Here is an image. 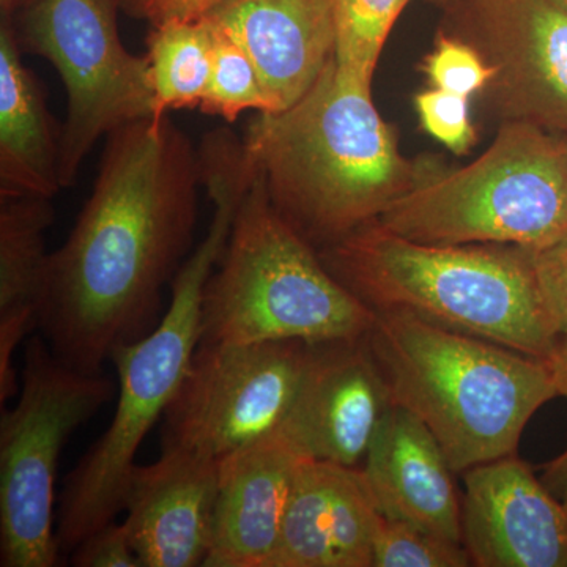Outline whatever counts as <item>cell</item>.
Here are the masks:
<instances>
[{
  "label": "cell",
  "mask_w": 567,
  "mask_h": 567,
  "mask_svg": "<svg viewBox=\"0 0 567 567\" xmlns=\"http://www.w3.org/2000/svg\"><path fill=\"white\" fill-rule=\"evenodd\" d=\"M199 152L166 115L107 136L91 197L51 252L41 336L63 363L99 374L151 333L197 221Z\"/></svg>",
  "instance_id": "1"
},
{
  "label": "cell",
  "mask_w": 567,
  "mask_h": 567,
  "mask_svg": "<svg viewBox=\"0 0 567 567\" xmlns=\"http://www.w3.org/2000/svg\"><path fill=\"white\" fill-rule=\"evenodd\" d=\"M244 145L276 212L311 245L375 221L417 178L372 102V84L334 58L293 106L259 112Z\"/></svg>",
  "instance_id": "2"
},
{
  "label": "cell",
  "mask_w": 567,
  "mask_h": 567,
  "mask_svg": "<svg viewBox=\"0 0 567 567\" xmlns=\"http://www.w3.org/2000/svg\"><path fill=\"white\" fill-rule=\"evenodd\" d=\"M200 174L215 208L210 227L175 275L173 300L158 324L112 353L118 375L117 406L107 431L65 480L55 516L62 551L73 550L125 509L137 451L173 402L199 346L205 284L221 259L235 213L251 182L244 156L229 148L205 153Z\"/></svg>",
  "instance_id": "3"
},
{
  "label": "cell",
  "mask_w": 567,
  "mask_h": 567,
  "mask_svg": "<svg viewBox=\"0 0 567 567\" xmlns=\"http://www.w3.org/2000/svg\"><path fill=\"white\" fill-rule=\"evenodd\" d=\"M319 256L375 312H413L544 361L557 349L528 249L417 244L372 221Z\"/></svg>",
  "instance_id": "4"
},
{
  "label": "cell",
  "mask_w": 567,
  "mask_h": 567,
  "mask_svg": "<svg viewBox=\"0 0 567 567\" xmlns=\"http://www.w3.org/2000/svg\"><path fill=\"white\" fill-rule=\"evenodd\" d=\"M364 339L395 404L423 421L454 473L516 454L528 421L558 398L547 361L413 312H377Z\"/></svg>",
  "instance_id": "5"
},
{
  "label": "cell",
  "mask_w": 567,
  "mask_h": 567,
  "mask_svg": "<svg viewBox=\"0 0 567 567\" xmlns=\"http://www.w3.org/2000/svg\"><path fill=\"white\" fill-rule=\"evenodd\" d=\"M375 316L276 212L252 167L218 270L205 284L199 344L357 341Z\"/></svg>",
  "instance_id": "6"
},
{
  "label": "cell",
  "mask_w": 567,
  "mask_h": 567,
  "mask_svg": "<svg viewBox=\"0 0 567 567\" xmlns=\"http://www.w3.org/2000/svg\"><path fill=\"white\" fill-rule=\"evenodd\" d=\"M375 223L417 244L540 251L567 233V134L507 121L468 166L417 169L415 185Z\"/></svg>",
  "instance_id": "7"
},
{
  "label": "cell",
  "mask_w": 567,
  "mask_h": 567,
  "mask_svg": "<svg viewBox=\"0 0 567 567\" xmlns=\"http://www.w3.org/2000/svg\"><path fill=\"white\" fill-rule=\"evenodd\" d=\"M20 399L0 420V566L61 565L55 481L66 440L114 398L111 377L63 363L43 336L25 346Z\"/></svg>",
  "instance_id": "8"
},
{
  "label": "cell",
  "mask_w": 567,
  "mask_h": 567,
  "mask_svg": "<svg viewBox=\"0 0 567 567\" xmlns=\"http://www.w3.org/2000/svg\"><path fill=\"white\" fill-rule=\"evenodd\" d=\"M118 3L122 0H29L20 28L14 25L21 50L51 62L65 87L63 188L74 185L102 137L155 115L147 58L123 47Z\"/></svg>",
  "instance_id": "9"
},
{
  "label": "cell",
  "mask_w": 567,
  "mask_h": 567,
  "mask_svg": "<svg viewBox=\"0 0 567 567\" xmlns=\"http://www.w3.org/2000/svg\"><path fill=\"white\" fill-rule=\"evenodd\" d=\"M309 344H199L163 416V450L223 461L278 431L300 386Z\"/></svg>",
  "instance_id": "10"
},
{
  "label": "cell",
  "mask_w": 567,
  "mask_h": 567,
  "mask_svg": "<svg viewBox=\"0 0 567 567\" xmlns=\"http://www.w3.org/2000/svg\"><path fill=\"white\" fill-rule=\"evenodd\" d=\"M465 41L494 66L484 91L505 122L567 134V9L557 0H468Z\"/></svg>",
  "instance_id": "11"
},
{
  "label": "cell",
  "mask_w": 567,
  "mask_h": 567,
  "mask_svg": "<svg viewBox=\"0 0 567 567\" xmlns=\"http://www.w3.org/2000/svg\"><path fill=\"white\" fill-rule=\"evenodd\" d=\"M393 405L364 338L309 344L300 386L275 434L300 457L360 468Z\"/></svg>",
  "instance_id": "12"
},
{
  "label": "cell",
  "mask_w": 567,
  "mask_h": 567,
  "mask_svg": "<svg viewBox=\"0 0 567 567\" xmlns=\"http://www.w3.org/2000/svg\"><path fill=\"white\" fill-rule=\"evenodd\" d=\"M462 543L477 567H567V509L516 454L464 473Z\"/></svg>",
  "instance_id": "13"
},
{
  "label": "cell",
  "mask_w": 567,
  "mask_h": 567,
  "mask_svg": "<svg viewBox=\"0 0 567 567\" xmlns=\"http://www.w3.org/2000/svg\"><path fill=\"white\" fill-rule=\"evenodd\" d=\"M219 462L163 450L136 465L125 496V524L142 567L204 566L212 546Z\"/></svg>",
  "instance_id": "14"
},
{
  "label": "cell",
  "mask_w": 567,
  "mask_h": 567,
  "mask_svg": "<svg viewBox=\"0 0 567 567\" xmlns=\"http://www.w3.org/2000/svg\"><path fill=\"white\" fill-rule=\"evenodd\" d=\"M380 517L360 468L303 458L267 567H372Z\"/></svg>",
  "instance_id": "15"
},
{
  "label": "cell",
  "mask_w": 567,
  "mask_h": 567,
  "mask_svg": "<svg viewBox=\"0 0 567 567\" xmlns=\"http://www.w3.org/2000/svg\"><path fill=\"white\" fill-rule=\"evenodd\" d=\"M205 18L251 58L270 114L293 106L334 58V0H224Z\"/></svg>",
  "instance_id": "16"
},
{
  "label": "cell",
  "mask_w": 567,
  "mask_h": 567,
  "mask_svg": "<svg viewBox=\"0 0 567 567\" xmlns=\"http://www.w3.org/2000/svg\"><path fill=\"white\" fill-rule=\"evenodd\" d=\"M360 473L382 516L462 543L454 470L434 434L404 406H391Z\"/></svg>",
  "instance_id": "17"
},
{
  "label": "cell",
  "mask_w": 567,
  "mask_h": 567,
  "mask_svg": "<svg viewBox=\"0 0 567 567\" xmlns=\"http://www.w3.org/2000/svg\"><path fill=\"white\" fill-rule=\"evenodd\" d=\"M301 461L276 434L219 461L205 567H267Z\"/></svg>",
  "instance_id": "18"
},
{
  "label": "cell",
  "mask_w": 567,
  "mask_h": 567,
  "mask_svg": "<svg viewBox=\"0 0 567 567\" xmlns=\"http://www.w3.org/2000/svg\"><path fill=\"white\" fill-rule=\"evenodd\" d=\"M13 21L0 25V196L52 199L61 182V133L39 78L22 62Z\"/></svg>",
  "instance_id": "19"
},
{
  "label": "cell",
  "mask_w": 567,
  "mask_h": 567,
  "mask_svg": "<svg viewBox=\"0 0 567 567\" xmlns=\"http://www.w3.org/2000/svg\"><path fill=\"white\" fill-rule=\"evenodd\" d=\"M51 199L0 196V402L20 393L13 360L25 336L40 324L51 254Z\"/></svg>",
  "instance_id": "20"
},
{
  "label": "cell",
  "mask_w": 567,
  "mask_h": 567,
  "mask_svg": "<svg viewBox=\"0 0 567 567\" xmlns=\"http://www.w3.org/2000/svg\"><path fill=\"white\" fill-rule=\"evenodd\" d=\"M145 58L155 115L200 107L210 82L213 61V33L205 18L152 25Z\"/></svg>",
  "instance_id": "21"
},
{
  "label": "cell",
  "mask_w": 567,
  "mask_h": 567,
  "mask_svg": "<svg viewBox=\"0 0 567 567\" xmlns=\"http://www.w3.org/2000/svg\"><path fill=\"white\" fill-rule=\"evenodd\" d=\"M412 0H334L339 69L372 84L391 29Z\"/></svg>",
  "instance_id": "22"
},
{
  "label": "cell",
  "mask_w": 567,
  "mask_h": 567,
  "mask_svg": "<svg viewBox=\"0 0 567 567\" xmlns=\"http://www.w3.org/2000/svg\"><path fill=\"white\" fill-rule=\"evenodd\" d=\"M208 24L213 33L212 76L199 110L229 123L246 111L270 114V102L251 58L221 29L210 21Z\"/></svg>",
  "instance_id": "23"
},
{
  "label": "cell",
  "mask_w": 567,
  "mask_h": 567,
  "mask_svg": "<svg viewBox=\"0 0 567 567\" xmlns=\"http://www.w3.org/2000/svg\"><path fill=\"white\" fill-rule=\"evenodd\" d=\"M472 566L464 543L432 535L385 516L380 517L372 567H466Z\"/></svg>",
  "instance_id": "24"
},
{
  "label": "cell",
  "mask_w": 567,
  "mask_h": 567,
  "mask_svg": "<svg viewBox=\"0 0 567 567\" xmlns=\"http://www.w3.org/2000/svg\"><path fill=\"white\" fill-rule=\"evenodd\" d=\"M423 70L440 91L470 96L483 92L494 78V66L468 41L440 32L434 50L424 59Z\"/></svg>",
  "instance_id": "25"
},
{
  "label": "cell",
  "mask_w": 567,
  "mask_h": 567,
  "mask_svg": "<svg viewBox=\"0 0 567 567\" xmlns=\"http://www.w3.org/2000/svg\"><path fill=\"white\" fill-rule=\"evenodd\" d=\"M415 106L425 132L456 155H464L476 142L470 121L468 99L456 93L431 89L417 93Z\"/></svg>",
  "instance_id": "26"
},
{
  "label": "cell",
  "mask_w": 567,
  "mask_h": 567,
  "mask_svg": "<svg viewBox=\"0 0 567 567\" xmlns=\"http://www.w3.org/2000/svg\"><path fill=\"white\" fill-rule=\"evenodd\" d=\"M532 262L544 308L561 338L567 334V233L554 245L532 252Z\"/></svg>",
  "instance_id": "27"
},
{
  "label": "cell",
  "mask_w": 567,
  "mask_h": 567,
  "mask_svg": "<svg viewBox=\"0 0 567 567\" xmlns=\"http://www.w3.org/2000/svg\"><path fill=\"white\" fill-rule=\"evenodd\" d=\"M71 565L78 567H142L125 524L117 520L96 529L71 550Z\"/></svg>",
  "instance_id": "28"
},
{
  "label": "cell",
  "mask_w": 567,
  "mask_h": 567,
  "mask_svg": "<svg viewBox=\"0 0 567 567\" xmlns=\"http://www.w3.org/2000/svg\"><path fill=\"white\" fill-rule=\"evenodd\" d=\"M223 2L224 0H122L128 14L151 22V25L169 20H203Z\"/></svg>",
  "instance_id": "29"
},
{
  "label": "cell",
  "mask_w": 567,
  "mask_h": 567,
  "mask_svg": "<svg viewBox=\"0 0 567 567\" xmlns=\"http://www.w3.org/2000/svg\"><path fill=\"white\" fill-rule=\"evenodd\" d=\"M540 481L567 509V450L543 466Z\"/></svg>",
  "instance_id": "30"
},
{
  "label": "cell",
  "mask_w": 567,
  "mask_h": 567,
  "mask_svg": "<svg viewBox=\"0 0 567 567\" xmlns=\"http://www.w3.org/2000/svg\"><path fill=\"white\" fill-rule=\"evenodd\" d=\"M547 363L548 368H550L551 377H554L558 395L567 399V334L559 338L557 349L548 358Z\"/></svg>",
  "instance_id": "31"
},
{
  "label": "cell",
  "mask_w": 567,
  "mask_h": 567,
  "mask_svg": "<svg viewBox=\"0 0 567 567\" xmlns=\"http://www.w3.org/2000/svg\"><path fill=\"white\" fill-rule=\"evenodd\" d=\"M29 0H0V10H2V18H13L14 13L24 9Z\"/></svg>",
  "instance_id": "32"
},
{
  "label": "cell",
  "mask_w": 567,
  "mask_h": 567,
  "mask_svg": "<svg viewBox=\"0 0 567 567\" xmlns=\"http://www.w3.org/2000/svg\"><path fill=\"white\" fill-rule=\"evenodd\" d=\"M557 2L559 3V6H563L565 7V9H567V0H557Z\"/></svg>",
  "instance_id": "33"
}]
</instances>
